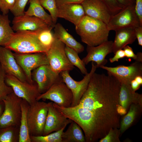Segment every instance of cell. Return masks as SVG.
Wrapping results in <instances>:
<instances>
[{
  "label": "cell",
  "instance_id": "6da1fadb",
  "mask_svg": "<svg viewBox=\"0 0 142 142\" xmlns=\"http://www.w3.org/2000/svg\"><path fill=\"white\" fill-rule=\"evenodd\" d=\"M120 86L112 75L95 72L77 105L94 121L100 139L110 129L119 128L117 109Z\"/></svg>",
  "mask_w": 142,
  "mask_h": 142
},
{
  "label": "cell",
  "instance_id": "7a4b0ae2",
  "mask_svg": "<svg viewBox=\"0 0 142 142\" xmlns=\"http://www.w3.org/2000/svg\"><path fill=\"white\" fill-rule=\"evenodd\" d=\"M82 42L91 46L98 45L108 40L109 31L102 21L85 15L75 26Z\"/></svg>",
  "mask_w": 142,
  "mask_h": 142
},
{
  "label": "cell",
  "instance_id": "3957f363",
  "mask_svg": "<svg viewBox=\"0 0 142 142\" xmlns=\"http://www.w3.org/2000/svg\"><path fill=\"white\" fill-rule=\"evenodd\" d=\"M4 47L21 54L46 53L48 51L38 40L36 31L14 32L10 40Z\"/></svg>",
  "mask_w": 142,
  "mask_h": 142
},
{
  "label": "cell",
  "instance_id": "277c9868",
  "mask_svg": "<svg viewBox=\"0 0 142 142\" xmlns=\"http://www.w3.org/2000/svg\"><path fill=\"white\" fill-rule=\"evenodd\" d=\"M48 105V103L37 100L29 104L27 117L30 136L43 135Z\"/></svg>",
  "mask_w": 142,
  "mask_h": 142
},
{
  "label": "cell",
  "instance_id": "5b68a950",
  "mask_svg": "<svg viewBox=\"0 0 142 142\" xmlns=\"http://www.w3.org/2000/svg\"><path fill=\"white\" fill-rule=\"evenodd\" d=\"M22 100L13 92L3 100L4 107L0 116V128L11 126H19L21 115V104Z\"/></svg>",
  "mask_w": 142,
  "mask_h": 142
},
{
  "label": "cell",
  "instance_id": "8992f818",
  "mask_svg": "<svg viewBox=\"0 0 142 142\" xmlns=\"http://www.w3.org/2000/svg\"><path fill=\"white\" fill-rule=\"evenodd\" d=\"M65 46L64 43L55 36L51 47L46 53L50 67L58 74L63 71H69L74 68L66 55Z\"/></svg>",
  "mask_w": 142,
  "mask_h": 142
},
{
  "label": "cell",
  "instance_id": "52a82bcc",
  "mask_svg": "<svg viewBox=\"0 0 142 142\" xmlns=\"http://www.w3.org/2000/svg\"><path fill=\"white\" fill-rule=\"evenodd\" d=\"M97 68L95 63L92 62L90 71L85 75L83 78L80 81H76L73 79L68 71H62L60 73L63 81L71 90L72 94L73 100L70 107L74 106L79 104L87 88L92 76L95 72Z\"/></svg>",
  "mask_w": 142,
  "mask_h": 142
},
{
  "label": "cell",
  "instance_id": "ba28073f",
  "mask_svg": "<svg viewBox=\"0 0 142 142\" xmlns=\"http://www.w3.org/2000/svg\"><path fill=\"white\" fill-rule=\"evenodd\" d=\"M47 99L59 106L69 107L72 102L73 95L71 90L62 80L54 83L45 92L40 94L36 100Z\"/></svg>",
  "mask_w": 142,
  "mask_h": 142
},
{
  "label": "cell",
  "instance_id": "9c48e42d",
  "mask_svg": "<svg viewBox=\"0 0 142 142\" xmlns=\"http://www.w3.org/2000/svg\"><path fill=\"white\" fill-rule=\"evenodd\" d=\"M13 54L17 63L25 74L28 82L31 84H34L32 77V70L41 66L49 65L45 53L21 54L15 52Z\"/></svg>",
  "mask_w": 142,
  "mask_h": 142
},
{
  "label": "cell",
  "instance_id": "30bf717a",
  "mask_svg": "<svg viewBox=\"0 0 142 142\" xmlns=\"http://www.w3.org/2000/svg\"><path fill=\"white\" fill-rule=\"evenodd\" d=\"M5 82L12 89L13 92L18 97L25 100L29 105L35 102L40 94L37 85L27 82H23L15 77L6 74Z\"/></svg>",
  "mask_w": 142,
  "mask_h": 142
},
{
  "label": "cell",
  "instance_id": "8fae6325",
  "mask_svg": "<svg viewBox=\"0 0 142 142\" xmlns=\"http://www.w3.org/2000/svg\"><path fill=\"white\" fill-rule=\"evenodd\" d=\"M115 78L121 84H130L136 77L142 76V62L135 61L129 65H119L111 67L105 65L100 67Z\"/></svg>",
  "mask_w": 142,
  "mask_h": 142
},
{
  "label": "cell",
  "instance_id": "7c38bea8",
  "mask_svg": "<svg viewBox=\"0 0 142 142\" xmlns=\"http://www.w3.org/2000/svg\"><path fill=\"white\" fill-rule=\"evenodd\" d=\"M108 30L115 31L121 28L141 26L135 13V5L124 8L118 13L112 16L107 25Z\"/></svg>",
  "mask_w": 142,
  "mask_h": 142
},
{
  "label": "cell",
  "instance_id": "4fadbf2b",
  "mask_svg": "<svg viewBox=\"0 0 142 142\" xmlns=\"http://www.w3.org/2000/svg\"><path fill=\"white\" fill-rule=\"evenodd\" d=\"M32 77L40 94L46 92L54 83L62 81L60 74L54 72L48 65L41 66L33 70Z\"/></svg>",
  "mask_w": 142,
  "mask_h": 142
},
{
  "label": "cell",
  "instance_id": "5bb4252c",
  "mask_svg": "<svg viewBox=\"0 0 142 142\" xmlns=\"http://www.w3.org/2000/svg\"><path fill=\"white\" fill-rule=\"evenodd\" d=\"M113 42L108 40L96 46L87 45V54L82 59L85 65L92 62L95 63L97 68L105 65L108 62L106 57L113 52Z\"/></svg>",
  "mask_w": 142,
  "mask_h": 142
},
{
  "label": "cell",
  "instance_id": "9a60e30c",
  "mask_svg": "<svg viewBox=\"0 0 142 142\" xmlns=\"http://www.w3.org/2000/svg\"><path fill=\"white\" fill-rule=\"evenodd\" d=\"M48 111L42 135L59 131L65 128L72 121L62 114L54 106L53 103H48Z\"/></svg>",
  "mask_w": 142,
  "mask_h": 142
},
{
  "label": "cell",
  "instance_id": "2e32d148",
  "mask_svg": "<svg viewBox=\"0 0 142 142\" xmlns=\"http://www.w3.org/2000/svg\"><path fill=\"white\" fill-rule=\"evenodd\" d=\"M0 65L6 74L13 75L23 82H27L26 76L16 61L12 50L0 46Z\"/></svg>",
  "mask_w": 142,
  "mask_h": 142
},
{
  "label": "cell",
  "instance_id": "e0dca14e",
  "mask_svg": "<svg viewBox=\"0 0 142 142\" xmlns=\"http://www.w3.org/2000/svg\"><path fill=\"white\" fill-rule=\"evenodd\" d=\"M81 4L85 15L100 20L107 25L113 16L109 9L101 0H85Z\"/></svg>",
  "mask_w": 142,
  "mask_h": 142
},
{
  "label": "cell",
  "instance_id": "ac0fdd59",
  "mask_svg": "<svg viewBox=\"0 0 142 142\" xmlns=\"http://www.w3.org/2000/svg\"><path fill=\"white\" fill-rule=\"evenodd\" d=\"M12 24V28L15 32L36 31L50 28H53L38 18L25 14L14 17Z\"/></svg>",
  "mask_w": 142,
  "mask_h": 142
},
{
  "label": "cell",
  "instance_id": "d6986e66",
  "mask_svg": "<svg viewBox=\"0 0 142 142\" xmlns=\"http://www.w3.org/2000/svg\"><path fill=\"white\" fill-rule=\"evenodd\" d=\"M58 18H64L77 26L85 16L81 4H65L57 6Z\"/></svg>",
  "mask_w": 142,
  "mask_h": 142
},
{
  "label": "cell",
  "instance_id": "ffe728a7",
  "mask_svg": "<svg viewBox=\"0 0 142 142\" xmlns=\"http://www.w3.org/2000/svg\"><path fill=\"white\" fill-rule=\"evenodd\" d=\"M115 31V35L113 45V52L114 54L128 44H132L136 39L134 27L121 28Z\"/></svg>",
  "mask_w": 142,
  "mask_h": 142
},
{
  "label": "cell",
  "instance_id": "44dd1931",
  "mask_svg": "<svg viewBox=\"0 0 142 142\" xmlns=\"http://www.w3.org/2000/svg\"><path fill=\"white\" fill-rule=\"evenodd\" d=\"M142 105V95L135 92L130 84H121L119 95V104L127 110L132 104Z\"/></svg>",
  "mask_w": 142,
  "mask_h": 142
},
{
  "label": "cell",
  "instance_id": "7402d4cb",
  "mask_svg": "<svg viewBox=\"0 0 142 142\" xmlns=\"http://www.w3.org/2000/svg\"><path fill=\"white\" fill-rule=\"evenodd\" d=\"M53 28L55 36L65 46L73 49L78 54L84 51V46L69 33L61 24L56 23Z\"/></svg>",
  "mask_w": 142,
  "mask_h": 142
},
{
  "label": "cell",
  "instance_id": "603a6c76",
  "mask_svg": "<svg viewBox=\"0 0 142 142\" xmlns=\"http://www.w3.org/2000/svg\"><path fill=\"white\" fill-rule=\"evenodd\" d=\"M29 6L24 14L34 16L42 20L48 25L54 28V24L51 17L47 13L41 4L39 0H29Z\"/></svg>",
  "mask_w": 142,
  "mask_h": 142
},
{
  "label": "cell",
  "instance_id": "cb8c5ba5",
  "mask_svg": "<svg viewBox=\"0 0 142 142\" xmlns=\"http://www.w3.org/2000/svg\"><path fill=\"white\" fill-rule=\"evenodd\" d=\"M62 135V142H85L82 129L77 123L72 121Z\"/></svg>",
  "mask_w": 142,
  "mask_h": 142
},
{
  "label": "cell",
  "instance_id": "d4e9b609",
  "mask_svg": "<svg viewBox=\"0 0 142 142\" xmlns=\"http://www.w3.org/2000/svg\"><path fill=\"white\" fill-rule=\"evenodd\" d=\"M29 104L23 99L21 104V115L19 128V142H31L27 117Z\"/></svg>",
  "mask_w": 142,
  "mask_h": 142
},
{
  "label": "cell",
  "instance_id": "484cf974",
  "mask_svg": "<svg viewBox=\"0 0 142 142\" xmlns=\"http://www.w3.org/2000/svg\"><path fill=\"white\" fill-rule=\"evenodd\" d=\"M142 105L132 104L129 110L123 118L120 124L119 129L121 134L125 132L132 124L139 114L141 111Z\"/></svg>",
  "mask_w": 142,
  "mask_h": 142
},
{
  "label": "cell",
  "instance_id": "4316f807",
  "mask_svg": "<svg viewBox=\"0 0 142 142\" xmlns=\"http://www.w3.org/2000/svg\"><path fill=\"white\" fill-rule=\"evenodd\" d=\"M10 23L7 14H0V46L4 47L7 44L14 33Z\"/></svg>",
  "mask_w": 142,
  "mask_h": 142
},
{
  "label": "cell",
  "instance_id": "83f0119b",
  "mask_svg": "<svg viewBox=\"0 0 142 142\" xmlns=\"http://www.w3.org/2000/svg\"><path fill=\"white\" fill-rule=\"evenodd\" d=\"M18 127L11 126L0 128V142H18Z\"/></svg>",
  "mask_w": 142,
  "mask_h": 142
},
{
  "label": "cell",
  "instance_id": "f1b7e54d",
  "mask_svg": "<svg viewBox=\"0 0 142 142\" xmlns=\"http://www.w3.org/2000/svg\"><path fill=\"white\" fill-rule=\"evenodd\" d=\"M65 51L66 55L70 63L78 68L82 74L85 75L88 73L85 65L79 57L78 53L72 49L65 46Z\"/></svg>",
  "mask_w": 142,
  "mask_h": 142
},
{
  "label": "cell",
  "instance_id": "f546056e",
  "mask_svg": "<svg viewBox=\"0 0 142 142\" xmlns=\"http://www.w3.org/2000/svg\"><path fill=\"white\" fill-rule=\"evenodd\" d=\"M53 28H50L36 31L38 40L48 51L51 47L55 38L54 33L52 31Z\"/></svg>",
  "mask_w": 142,
  "mask_h": 142
},
{
  "label": "cell",
  "instance_id": "4dcf8cb0",
  "mask_svg": "<svg viewBox=\"0 0 142 142\" xmlns=\"http://www.w3.org/2000/svg\"><path fill=\"white\" fill-rule=\"evenodd\" d=\"M65 128L45 135L30 136L32 142H62V135Z\"/></svg>",
  "mask_w": 142,
  "mask_h": 142
},
{
  "label": "cell",
  "instance_id": "1f68e13d",
  "mask_svg": "<svg viewBox=\"0 0 142 142\" xmlns=\"http://www.w3.org/2000/svg\"><path fill=\"white\" fill-rule=\"evenodd\" d=\"M6 74L0 65V102L3 101L9 94L13 92L12 88L5 82Z\"/></svg>",
  "mask_w": 142,
  "mask_h": 142
},
{
  "label": "cell",
  "instance_id": "d6a6232c",
  "mask_svg": "<svg viewBox=\"0 0 142 142\" xmlns=\"http://www.w3.org/2000/svg\"><path fill=\"white\" fill-rule=\"evenodd\" d=\"M39 1L42 6L49 12L53 22L55 25L57 23L58 18L56 0H39Z\"/></svg>",
  "mask_w": 142,
  "mask_h": 142
},
{
  "label": "cell",
  "instance_id": "836d02e7",
  "mask_svg": "<svg viewBox=\"0 0 142 142\" xmlns=\"http://www.w3.org/2000/svg\"><path fill=\"white\" fill-rule=\"evenodd\" d=\"M120 135L119 128L111 129L104 137L99 141V142H120L119 139Z\"/></svg>",
  "mask_w": 142,
  "mask_h": 142
},
{
  "label": "cell",
  "instance_id": "e575fe53",
  "mask_svg": "<svg viewBox=\"0 0 142 142\" xmlns=\"http://www.w3.org/2000/svg\"><path fill=\"white\" fill-rule=\"evenodd\" d=\"M29 0H16L15 4L10 11L14 17H17L24 14V9Z\"/></svg>",
  "mask_w": 142,
  "mask_h": 142
},
{
  "label": "cell",
  "instance_id": "d590c367",
  "mask_svg": "<svg viewBox=\"0 0 142 142\" xmlns=\"http://www.w3.org/2000/svg\"><path fill=\"white\" fill-rule=\"evenodd\" d=\"M108 7L113 16L121 11L124 8L116 0H101Z\"/></svg>",
  "mask_w": 142,
  "mask_h": 142
},
{
  "label": "cell",
  "instance_id": "8d00e7d4",
  "mask_svg": "<svg viewBox=\"0 0 142 142\" xmlns=\"http://www.w3.org/2000/svg\"><path fill=\"white\" fill-rule=\"evenodd\" d=\"M123 49L124 50L125 57L132 58L135 61L142 62V53L141 52H138L136 54H135L132 48L128 45L124 47Z\"/></svg>",
  "mask_w": 142,
  "mask_h": 142
},
{
  "label": "cell",
  "instance_id": "74e56055",
  "mask_svg": "<svg viewBox=\"0 0 142 142\" xmlns=\"http://www.w3.org/2000/svg\"><path fill=\"white\" fill-rule=\"evenodd\" d=\"M16 0H0V10L2 14H7L14 6Z\"/></svg>",
  "mask_w": 142,
  "mask_h": 142
},
{
  "label": "cell",
  "instance_id": "f35d334b",
  "mask_svg": "<svg viewBox=\"0 0 142 142\" xmlns=\"http://www.w3.org/2000/svg\"><path fill=\"white\" fill-rule=\"evenodd\" d=\"M135 10L140 25L142 26V0H135Z\"/></svg>",
  "mask_w": 142,
  "mask_h": 142
},
{
  "label": "cell",
  "instance_id": "ab89813d",
  "mask_svg": "<svg viewBox=\"0 0 142 142\" xmlns=\"http://www.w3.org/2000/svg\"><path fill=\"white\" fill-rule=\"evenodd\" d=\"M114 56L109 59L110 62L113 63L115 62H118L120 59L123 58L125 57L124 50L123 49H119L117 51Z\"/></svg>",
  "mask_w": 142,
  "mask_h": 142
},
{
  "label": "cell",
  "instance_id": "60d3db41",
  "mask_svg": "<svg viewBox=\"0 0 142 142\" xmlns=\"http://www.w3.org/2000/svg\"><path fill=\"white\" fill-rule=\"evenodd\" d=\"M136 38L137 39L138 44L142 46V26L135 28Z\"/></svg>",
  "mask_w": 142,
  "mask_h": 142
},
{
  "label": "cell",
  "instance_id": "b9f144b4",
  "mask_svg": "<svg viewBox=\"0 0 142 142\" xmlns=\"http://www.w3.org/2000/svg\"><path fill=\"white\" fill-rule=\"evenodd\" d=\"M85 0H56L57 6L65 4H81Z\"/></svg>",
  "mask_w": 142,
  "mask_h": 142
},
{
  "label": "cell",
  "instance_id": "7bdbcfd3",
  "mask_svg": "<svg viewBox=\"0 0 142 142\" xmlns=\"http://www.w3.org/2000/svg\"><path fill=\"white\" fill-rule=\"evenodd\" d=\"M118 3L124 8L135 5V0H116Z\"/></svg>",
  "mask_w": 142,
  "mask_h": 142
},
{
  "label": "cell",
  "instance_id": "ee69618b",
  "mask_svg": "<svg viewBox=\"0 0 142 142\" xmlns=\"http://www.w3.org/2000/svg\"><path fill=\"white\" fill-rule=\"evenodd\" d=\"M130 85L132 89L134 92L138 89L141 85L134 79L131 81Z\"/></svg>",
  "mask_w": 142,
  "mask_h": 142
},
{
  "label": "cell",
  "instance_id": "f6af8a7d",
  "mask_svg": "<svg viewBox=\"0 0 142 142\" xmlns=\"http://www.w3.org/2000/svg\"><path fill=\"white\" fill-rule=\"evenodd\" d=\"M117 112L118 114L120 115H123L126 113L127 110L122 106L120 105H118L117 109Z\"/></svg>",
  "mask_w": 142,
  "mask_h": 142
},
{
  "label": "cell",
  "instance_id": "bcb514c9",
  "mask_svg": "<svg viewBox=\"0 0 142 142\" xmlns=\"http://www.w3.org/2000/svg\"><path fill=\"white\" fill-rule=\"evenodd\" d=\"M4 105L3 101L0 102V116L2 114L4 109Z\"/></svg>",
  "mask_w": 142,
  "mask_h": 142
},
{
  "label": "cell",
  "instance_id": "7dc6e473",
  "mask_svg": "<svg viewBox=\"0 0 142 142\" xmlns=\"http://www.w3.org/2000/svg\"><path fill=\"white\" fill-rule=\"evenodd\" d=\"M134 79L140 85H142V76H137L135 77Z\"/></svg>",
  "mask_w": 142,
  "mask_h": 142
}]
</instances>
